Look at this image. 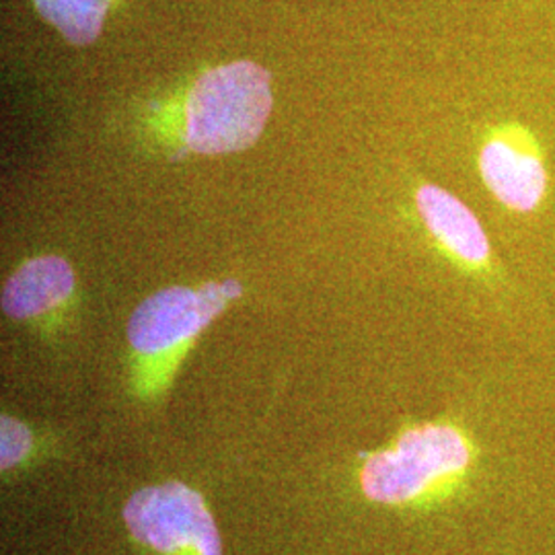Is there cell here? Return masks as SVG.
<instances>
[{
  "label": "cell",
  "instance_id": "obj_1",
  "mask_svg": "<svg viewBox=\"0 0 555 555\" xmlns=\"http://www.w3.org/2000/svg\"><path fill=\"white\" fill-rule=\"evenodd\" d=\"M474 461V442L455 424H417L401 430L387 449L364 455L360 490L375 504L428 506L451 496Z\"/></svg>",
  "mask_w": 555,
  "mask_h": 555
},
{
  "label": "cell",
  "instance_id": "obj_2",
  "mask_svg": "<svg viewBox=\"0 0 555 555\" xmlns=\"http://www.w3.org/2000/svg\"><path fill=\"white\" fill-rule=\"evenodd\" d=\"M237 295L233 282H210L199 288L171 286L144 298L126 330L134 393L144 399L160 396L190 346Z\"/></svg>",
  "mask_w": 555,
  "mask_h": 555
},
{
  "label": "cell",
  "instance_id": "obj_3",
  "mask_svg": "<svg viewBox=\"0 0 555 555\" xmlns=\"http://www.w3.org/2000/svg\"><path fill=\"white\" fill-rule=\"evenodd\" d=\"M272 75L251 60L220 64L181 103V142L198 155H229L258 142L272 114Z\"/></svg>",
  "mask_w": 555,
  "mask_h": 555
},
{
  "label": "cell",
  "instance_id": "obj_4",
  "mask_svg": "<svg viewBox=\"0 0 555 555\" xmlns=\"http://www.w3.org/2000/svg\"><path fill=\"white\" fill-rule=\"evenodd\" d=\"M121 518L130 537L157 555H222V539L198 490L165 481L126 500Z\"/></svg>",
  "mask_w": 555,
  "mask_h": 555
},
{
  "label": "cell",
  "instance_id": "obj_5",
  "mask_svg": "<svg viewBox=\"0 0 555 555\" xmlns=\"http://www.w3.org/2000/svg\"><path fill=\"white\" fill-rule=\"evenodd\" d=\"M479 173L494 198L515 212L535 210L547 192V171L535 140L518 128L483 142Z\"/></svg>",
  "mask_w": 555,
  "mask_h": 555
},
{
  "label": "cell",
  "instance_id": "obj_6",
  "mask_svg": "<svg viewBox=\"0 0 555 555\" xmlns=\"http://www.w3.org/2000/svg\"><path fill=\"white\" fill-rule=\"evenodd\" d=\"M75 288L77 276L66 259H27L2 286V311L15 321L56 318L75 297Z\"/></svg>",
  "mask_w": 555,
  "mask_h": 555
},
{
  "label": "cell",
  "instance_id": "obj_7",
  "mask_svg": "<svg viewBox=\"0 0 555 555\" xmlns=\"http://www.w3.org/2000/svg\"><path fill=\"white\" fill-rule=\"evenodd\" d=\"M416 206L426 229L449 256L469 270L490 268L492 245L469 206L433 183L417 190Z\"/></svg>",
  "mask_w": 555,
  "mask_h": 555
},
{
  "label": "cell",
  "instance_id": "obj_8",
  "mask_svg": "<svg viewBox=\"0 0 555 555\" xmlns=\"http://www.w3.org/2000/svg\"><path fill=\"white\" fill-rule=\"evenodd\" d=\"M41 20L73 46L98 40L118 0H31Z\"/></svg>",
  "mask_w": 555,
  "mask_h": 555
},
{
  "label": "cell",
  "instance_id": "obj_9",
  "mask_svg": "<svg viewBox=\"0 0 555 555\" xmlns=\"http://www.w3.org/2000/svg\"><path fill=\"white\" fill-rule=\"evenodd\" d=\"M36 440L31 430L13 416H2L0 420V469L13 472L23 465L34 453Z\"/></svg>",
  "mask_w": 555,
  "mask_h": 555
}]
</instances>
